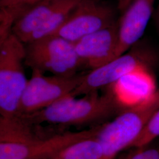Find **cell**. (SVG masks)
Returning <instances> with one entry per match:
<instances>
[{"label":"cell","mask_w":159,"mask_h":159,"mask_svg":"<svg viewBox=\"0 0 159 159\" xmlns=\"http://www.w3.org/2000/svg\"><path fill=\"white\" fill-rule=\"evenodd\" d=\"M99 127L64 132L27 143L0 142V159H49L73 143L95 136Z\"/></svg>","instance_id":"ba28073f"},{"label":"cell","mask_w":159,"mask_h":159,"mask_svg":"<svg viewBox=\"0 0 159 159\" xmlns=\"http://www.w3.org/2000/svg\"><path fill=\"white\" fill-rule=\"evenodd\" d=\"M25 45L24 63L31 70L72 77L82 67L74 43L59 35L46 36Z\"/></svg>","instance_id":"277c9868"},{"label":"cell","mask_w":159,"mask_h":159,"mask_svg":"<svg viewBox=\"0 0 159 159\" xmlns=\"http://www.w3.org/2000/svg\"><path fill=\"white\" fill-rule=\"evenodd\" d=\"M159 137V109L154 114L142 134L137 139L131 148L148 145Z\"/></svg>","instance_id":"e0dca14e"},{"label":"cell","mask_w":159,"mask_h":159,"mask_svg":"<svg viewBox=\"0 0 159 159\" xmlns=\"http://www.w3.org/2000/svg\"><path fill=\"white\" fill-rule=\"evenodd\" d=\"M132 1L133 0H118V8L120 11H124Z\"/></svg>","instance_id":"d6986e66"},{"label":"cell","mask_w":159,"mask_h":159,"mask_svg":"<svg viewBox=\"0 0 159 159\" xmlns=\"http://www.w3.org/2000/svg\"><path fill=\"white\" fill-rule=\"evenodd\" d=\"M148 145L134 148L120 159H159V148Z\"/></svg>","instance_id":"ac0fdd59"},{"label":"cell","mask_w":159,"mask_h":159,"mask_svg":"<svg viewBox=\"0 0 159 159\" xmlns=\"http://www.w3.org/2000/svg\"><path fill=\"white\" fill-rule=\"evenodd\" d=\"M83 75L47 76L39 70L33 69L20 102L19 114L33 113L71 95L81 83Z\"/></svg>","instance_id":"8992f818"},{"label":"cell","mask_w":159,"mask_h":159,"mask_svg":"<svg viewBox=\"0 0 159 159\" xmlns=\"http://www.w3.org/2000/svg\"><path fill=\"white\" fill-rule=\"evenodd\" d=\"M155 0H133L118 23L119 40L114 58L136 45L147 27Z\"/></svg>","instance_id":"30bf717a"},{"label":"cell","mask_w":159,"mask_h":159,"mask_svg":"<svg viewBox=\"0 0 159 159\" xmlns=\"http://www.w3.org/2000/svg\"><path fill=\"white\" fill-rule=\"evenodd\" d=\"M157 20H158V23L159 25V6L158 8V11H157Z\"/></svg>","instance_id":"ffe728a7"},{"label":"cell","mask_w":159,"mask_h":159,"mask_svg":"<svg viewBox=\"0 0 159 159\" xmlns=\"http://www.w3.org/2000/svg\"><path fill=\"white\" fill-rule=\"evenodd\" d=\"M81 1L63 0L48 20L34 33L30 42L56 34Z\"/></svg>","instance_id":"9a60e30c"},{"label":"cell","mask_w":159,"mask_h":159,"mask_svg":"<svg viewBox=\"0 0 159 159\" xmlns=\"http://www.w3.org/2000/svg\"><path fill=\"white\" fill-rule=\"evenodd\" d=\"M46 0H0V21L12 27L17 17L25 9Z\"/></svg>","instance_id":"2e32d148"},{"label":"cell","mask_w":159,"mask_h":159,"mask_svg":"<svg viewBox=\"0 0 159 159\" xmlns=\"http://www.w3.org/2000/svg\"><path fill=\"white\" fill-rule=\"evenodd\" d=\"M154 59L153 54L149 50L135 47L134 45L125 54L84 74L81 83L71 96H83L108 87L137 69L149 68Z\"/></svg>","instance_id":"5b68a950"},{"label":"cell","mask_w":159,"mask_h":159,"mask_svg":"<svg viewBox=\"0 0 159 159\" xmlns=\"http://www.w3.org/2000/svg\"><path fill=\"white\" fill-rule=\"evenodd\" d=\"M116 23L113 10L97 0H81L54 35L74 43Z\"/></svg>","instance_id":"52a82bcc"},{"label":"cell","mask_w":159,"mask_h":159,"mask_svg":"<svg viewBox=\"0 0 159 159\" xmlns=\"http://www.w3.org/2000/svg\"><path fill=\"white\" fill-rule=\"evenodd\" d=\"M35 125L21 114L0 117V142L27 143L45 138L39 135Z\"/></svg>","instance_id":"4fadbf2b"},{"label":"cell","mask_w":159,"mask_h":159,"mask_svg":"<svg viewBox=\"0 0 159 159\" xmlns=\"http://www.w3.org/2000/svg\"><path fill=\"white\" fill-rule=\"evenodd\" d=\"M153 78L149 68H142L127 74L113 84L108 86V91L119 108H129L143 101L150 95L144 91L152 93Z\"/></svg>","instance_id":"8fae6325"},{"label":"cell","mask_w":159,"mask_h":159,"mask_svg":"<svg viewBox=\"0 0 159 159\" xmlns=\"http://www.w3.org/2000/svg\"><path fill=\"white\" fill-rule=\"evenodd\" d=\"M159 109V89L143 101L122 110L111 121L100 126L96 137L102 148L100 159H115L131 148Z\"/></svg>","instance_id":"7a4b0ae2"},{"label":"cell","mask_w":159,"mask_h":159,"mask_svg":"<svg viewBox=\"0 0 159 159\" xmlns=\"http://www.w3.org/2000/svg\"><path fill=\"white\" fill-rule=\"evenodd\" d=\"M118 23H114L74 43L82 67L91 71L113 60L118 46Z\"/></svg>","instance_id":"9c48e42d"},{"label":"cell","mask_w":159,"mask_h":159,"mask_svg":"<svg viewBox=\"0 0 159 159\" xmlns=\"http://www.w3.org/2000/svg\"><path fill=\"white\" fill-rule=\"evenodd\" d=\"M96 135L71 144L49 159H101L102 148Z\"/></svg>","instance_id":"5bb4252c"},{"label":"cell","mask_w":159,"mask_h":159,"mask_svg":"<svg viewBox=\"0 0 159 159\" xmlns=\"http://www.w3.org/2000/svg\"><path fill=\"white\" fill-rule=\"evenodd\" d=\"M119 108L109 92L100 95L96 91L81 98L68 95L40 111L21 115L36 125H85L106 119Z\"/></svg>","instance_id":"6da1fadb"},{"label":"cell","mask_w":159,"mask_h":159,"mask_svg":"<svg viewBox=\"0 0 159 159\" xmlns=\"http://www.w3.org/2000/svg\"><path fill=\"white\" fill-rule=\"evenodd\" d=\"M63 0H46L23 11L12 26L11 33L25 44L48 20Z\"/></svg>","instance_id":"7c38bea8"},{"label":"cell","mask_w":159,"mask_h":159,"mask_svg":"<svg viewBox=\"0 0 159 159\" xmlns=\"http://www.w3.org/2000/svg\"><path fill=\"white\" fill-rule=\"evenodd\" d=\"M25 45L12 33L0 41V114L12 117L19 108L28 82L23 67Z\"/></svg>","instance_id":"3957f363"}]
</instances>
